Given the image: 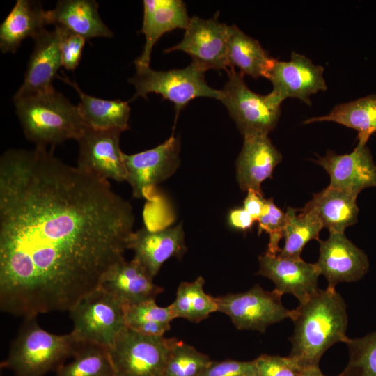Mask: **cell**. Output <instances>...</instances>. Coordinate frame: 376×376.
Returning a JSON list of instances; mask_svg holds the SVG:
<instances>
[{
	"mask_svg": "<svg viewBox=\"0 0 376 376\" xmlns=\"http://www.w3.org/2000/svg\"><path fill=\"white\" fill-rule=\"evenodd\" d=\"M53 148L0 159V307L24 318L69 311L98 288L134 232L130 202Z\"/></svg>",
	"mask_w": 376,
	"mask_h": 376,
	"instance_id": "cell-1",
	"label": "cell"
},
{
	"mask_svg": "<svg viewBox=\"0 0 376 376\" xmlns=\"http://www.w3.org/2000/svg\"><path fill=\"white\" fill-rule=\"evenodd\" d=\"M347 306L335 290L319 289L292 310L294 332L290 357L301 367L318 366L324 353L333 345L347 343Z\"/></svg>",
	"mask_w": 376,
	"mask_h": 376,
	"instance_id": "cell-2",
	"label": "cell"
},
{
	"mask_svg": "<svg viewBox=\"0 0 376 376\" xmlns=\"http://www.w3.org/2000/svg\"><path fill=\"white\" fill-rule=\"evenodd\" d=\"M13 102L24 136L36 146L77 141L88 128L77 105L54 88L13 97Z\"/></svg>",
	"mask_w": 376,
	"mask_h": 376,
	"instance_id": "cell-3",
	"label": "cell"
},
{
	"mask_svg": "<svg viewBox=\"0 0 376 376\" xmlns=\"http://www.w3.org/2000/svg\"><path fill=\"white\" fill-rule=\"evenodd\" d=\"M79 343L72 332L54 334L42 329L36 317L25 318L1 366L15 376H43L64 364Z\"/></svg>",
	"mask_w": 376,
	"mask_h": 376,
	"instance_id": "cell-4",
	"label": "cell"
},
{
	"mask_svg": "<svg viewBox=\"0 0 376 376\" xmlns=\"http://www.w3.org/2000/svg\"><path fill=\"white\" fill-rule=\"evenodd\" d=\"M228 80L221 90L219 101L227 109L243 137L267 135L276 126L281 116V104L267 94L251 90L244 75L233 67L226 70Z\"/></svg>",
	"mask_w": 376,
	"mask_h": 376,
	"instance_id": "cell-5",
	"label": "cell"
},
{
	"mask_svg": "<svg viewBox=\"0 0 376 376\" xmlns=\"http://www.w3.org/2000/svg\"><path fill=\"white\" fill-rule=\"evenodd\" d=\"M136 69V74L129 79L136 89L132 100L146 98L150 93L159 94L174 104L177 116L195 98H221V90L210 87L205 79V71L192 62L185 68L166 71L155 70L150 66Z\"/></svg>",
	"mask_w": 376,
	"mask_h": 376,
	"instance_id": "cell-6",
	"label": "cell"
},
{
	"mask_svg": "<svg viewBox=\"0 0 376 376\" xmlns=\"http://www.w3.org/2000/svg\"><path fill=\"white\" fill-rule=\"evenodd\" d=\"M69 313L73 323L71 332L79 343L109 350L126 327L123 304L100 288L80 299Z\"/></svg>",
	"mask_w": 376,
	"mask_h": 376,
	"instance_id": "cell-7",
	"label": "cell"
},
{
	"mask_svg": "<svg viewBox=\"0 0 376 376\" xmlns=\"http://www.w3.org/2000/svg\"><path fill=\"white\" fill-rule=\"evenodd\" d=\"M175 338L149 336L127 327L120 333L109 352L116 376H164Z\"/></svg>",
	"mask_w": 376,
	"mask_h": 376,
	"instance_id": "cell-8",
	"label": "cell"
},
{
	"mask_svg": "<svg viewBox=\"0 0 376 376\" xmlns=\"http://www.w3.org/2000/svg\"><path fill=\"white\" fill-rule=\"evenodd\" d=\"M282 295L275 290L267 291L256 284L244 292L214 297L217 311L227 315L237 329L264 333L276 322L292 318V310L282 304Z\"/></svg>",
	"mask_w": 376,
	"mask_h": 376,
	"instance_id": "cell-9",
	"label": "cell"
},
{
	"mask_svg": "<svg viewBox=\"0 0 376 376\" xmlns=\"http://www.w3.org/2000/svg\"><path fill=\"white\" fill-rule=\"evenodd\" d=\"M218 13L210 19L197 16L189 18L182 40L165 50L166 53L182 51L189 54L192 63L204 71L229 68L227 42L229 26L218 19Z\"/></svg>",
	"mask_w": 376,
	"mask_h": 376,
	"instance_id": "cell-10",
	"label": "cell"
},
{
	"mask_svg": "<svg viewBox=\"0 0 376 376\" xmlns=\"http://www.w3.org/2000/svg\"><path fill=\"white\" fill-rule=\"evenodd\" d=\"M179 137L172 135L159 146L135 154L123 153L127 171L125 181L136 198H147L146 193L172 176L180 164Z\"/></svg>",
	"mask_w": 376,
	"mask_h": 376,
	"instance_id": "cell-11",
	"label": "cell"
},
{
	"mask_svg": "<svg viewBox=\"0 0 376 376\" xmlns=\"http://www.w3.org/2000/svg\"><path fill=\"white\" fill-rule=\"evenodd\" d=\"M267 79L273 86L269 94L279 104L287 98H297L311 106V96L327 89L324 68L295 52L289 61L276 59Z\"/></svg>",
	"mask_w": 376,
	"mask_h": 376,
	"instance_id": "cell-12",
	"label": "cell"
},
{
	"mask_svg": "<svg viewBox=\"0 0 376 376\" xmlns=\"http://www.w3.org/2000/svg\"><path fill=\"white\" fill-rule=\"evenodd\" d=\"M121 133L88 127L77 140V166L103 180L125 181L127 171L120 147Z\"/></svg>",
	"mask_w": 376,
	"mask_h": 376,
	"instance_id": "cell-13",
	"label": "cell"
},
{
	"mask_svg": "<svg viewBox=\"0 0 376 376\" xmlns=\"http://www.w3.org/2000/svg\"><path fill=\"white\" fill-rule=\"evenodd\" d=\"M319 242L320 256L315 265L320 274L327 279V288L335 289L341 282L357 281L368 272L367 255L344 233H329L326 240Z\"/></svg>",
	"mask_w": 376,
	"mask_h": 376,
	"instance_id": "cell-14",
	"label": "cell"
},
{
	"mask_svg": "<svg viewBox=\"0 0 376 376\" xmlns=\"http://www.w3.org/2000/svg\"><path fill=\"white\" fill-rule=\"evenodd\" d=\"M315 162L329 175L331 188L357 196L376 187V164L366 145L357 143L352 152L343 155L328 151Z\"/></svg>",
	"mask_w": 376,
	"mask_h": 376,
	"instance_id": "cell-15",
	"label": "cell"
},
{
	"mask_svg": "<svg viewBox=\"0 0 376 376\" xmlns=\"http://www.w3.org/2000/svg\"><path fill=\"white\" fill-rule=\"evenodd\" d=\"M128 249L134 251L133 259L154 279L164 263L173 257L180 260L186 253L182 224L159 230L143 227L134 231Z\"/></svg>",
	"mask_w": 376,
	"mask_h": 376,
	"instance_id": "cell-16",
	"label": "cell"
},
{
	"mask_svg": "<svg viewBox=\"0 0 376 376\" xmlns=\"http://www.w3.org/2000/svg\"><path fill=\"white\" fill-rule=\"evenodd\" d=\"M259 269L256 275L265 276L281 295L290 294L301 303L318 290L320 274L315 263L300 258H283L266 253L258 256Z\"/></svg>",
	"mask_w": 376,
	"mask_h": 376,
	"instance_id": "cell-17",
	"label": "cell"
},
{
	"mask_svg": "<svg viewBox=\"0 0 376 376\" xmlns=\"http://www.w3.org/2000/svg\"><path fill=\"white\" fill-rule=\"evenodd\" d=\"M279 150L267 135L244 138L236 160V176L242 191L252 189L263 194L262 183L272 178L274 168L282 161Z\"/></svg>",
	"mask_w": 376,
	"mask_h": 376,
	"instance_id": "cell-18",
	"label": "cell"
},
{
	"mask_svg": "<svg viewBox=\"0 0 376 376\" xmlns=\"http://www.w3.org/2000/svg\"><path fill=\"white\" fill-rule=\"evenodd\" d=\"M22 84L14 97L53 89V81L62 66L60 36L56 28L45 29L34 39Z\"/></svg>",
	"mask_w": 376,
	"mask_h": 376,
	"instance_id": "cell-19",
	"label": "cell"
},
{
	"mask_svg": "<svg viewBox=\"0 0 376 376\" xmlns=\"http://www.w3.org/2000/svg\"><path fill=\"white\" fill-rule=\"evenodd\" d=\"M143 4L141 32L146 41L141 55L134 61L136 68L149 67L152 51L158 40L174 29H185L190 18L181 0H144Z\"/></svg>",
	"mask_w": 376,
	"mask_h": 376,
	"instance_id": "cell-20",
	"label": "cell"
},
{
	"mask_svg": "<svg viewBox=\"0 0 376 376\" xmlns=\"http://www.w3.org/2000/svg\"><path fill=\"white\" fill-rule=\"evenodd\" d=\"M100 288L111 294L123 305L155 300L164 290L134 259L125 258L114 265L103 277Z\"/></svg>",
	"mask_w": 376,
	"mask_h": 376,
	"instance_id": "cell-21",
	"label": "cell"
},
{
	"mask_svg": "<svg viewBox=\"0 0 376 376\" xmlns=\"http://www.w3.org/2000/svg\"><path fill=\"white\" fill-rule=\"evenodd\" d=\"M49 24V10L40 1L17 0L0 26L1 52L15 53L24 39H34Z\"/></svg>",
	"mask_w": 376,
	"mask_h": 376,
	"instance_id": "cell-22",
	"label": "cell"
},
{
	"mask_svg": "<svg viewBox=\"0 0 376 376\" xmlns=\"http://www.w3.org/2000/svg\"><path fill=\"white\" fill-rule=\"evenodd\" d=\"M51 24L84 38H111V30L103 22L94 0H60L49 10Z\"/></svg>",
	"mask_w": 376,
	"mask_h": 376,
	"instance_id": "cell-23",
	"label": "cell"
},
{
	"mask_svg": "<svg viewBox=\"0 0 376 376\" xmlns=\"http://www.w3.org/2000/svg\"><path fill=\"white\" fill-rule=\"evenodd\" d=\"M357 197L328 186L314 194L303 209L314 213L329 233H344L357 222Z\"/></svg>",
	"mask_w": 376,
	"mask_h": 376,
	"instance_id": "cell-24",
	"label": "cell"
},
{
	"mask_svg": "<svg viewBox=\"0 0 376 376\" xmlns=\"http://www.w3.org/2000/svg\"><path fill=\"white\" fill-rule=\"evenodd\" d=\"M57 78L72 86L79 94L80 101L77 107L88 127L121 132L129 129L130 107L127 102L108 100L89 95L65 75L63 77L57 76Z\"/></svg>",
	"mask_w": 376,
	"mask_h": 376,
	"instance_id": "cell-25",
	"label": "cell"
},
{
	"mask_svg": "<svg viewBox=\"0 0 376 376\" xmlns=\"http://www.w3.org/2000/svg\"><path fill=\"white\" fill-rule=\"evenodd\" d=\"M227 59L229 67L237 68L244 75L267 79L276 61L257 40L235 24L228 28Z\"/></svg>",
	"mask_w": 376,
	"mask_h": 376,
	"instance_id": "cell-26",
	"label": "cell"
},
{
	"mask_svg": "<svg viewBox=\"0 0 376 376\" xmlns=\"http://www.w3.org/2000/svg\"><path fill=\"white\" fill-rule=\"evenodd\" d=\"M331 121L354 129L358 143L366 145L376 132V94L336 105L327 114L305 120L303 124Z\"/></svg>",
	"mask_w": 376,
	"mask_h": 376,
	"instance_id": "cell-27",
	"label": "cell"
},
{
	"mask_svg": "<svg viewBox=\"0 0 376 376\" xmlns=\"http://www.w3.org/2000/svg\"><path fill=\"white\" fill-rule=\"evenodd\" d=\"M288 207L285 212L286 223L283 230L285 244L278 256L283 258H300L306 244L312 240H319L324 228L319 218L312 212L304 209Z\"/></svg>",
	"mask_w": 376,
	"mask_h": 376,
	"instance_id": "cell-28",
	"label": "cell"
},
{
	"mask_svg": "<svg viewBox=\"0 0 376 376\" xmlns=\"http://www.w3.org/2000/svg\"><path fill=\"white\" fill-rule=\"evenodd\" d=\"M204 284L205 279L202 276L191 282L180 283L175 299L170 304L175 318H182L198 323L217 311L214 297L204 291Z\"/></svg>",
	"mask_w": 376,
	"mask_h": 376,
	"instance_id": "cell-29",
	"label": "cell"
},
{
	"mask_svg": "<svg viewBox=\"0 0 376 376\" xmlns=\"http://www.w3.org/2000/svg\"><path fill=\"white\" fill-rule=\"evenodd\" d=\"M71 362L63 364L54 376H116L109 350L91 343H79Z\"/></svg>",
	"mask_w": 376,
	"mask_h": 376,
	"instance_id": "cell-30",
	"label": "cell"
},
{
	"mask_svg": "<svg viewBox=\"0 0 376 376\" xmlns=\"http://www.w3.org/2000/svg\"><path fill=\"white\" fill-rule=\"evenodd\" d=\"M123 311L127 328L149 336H164L175 318L170 305L161 307L155 300L123 305Z\"/></svg>",
	"mask_w": 376,
	"mask_h": 376,
	"instance_id": "cell-31",
	"label": "cell"
},
{
	"mask_svg": "<svg viewBox=\"0 0 376 376\" xmlns=\"http://www.w3.org/2000/svg\"><path fill=\"white\" fill-rule=\"evenodd\" d=\"M350 359L338 376H376V331L361 338H349Z\"/></svg>",
	"mask_w": 376,
	"mask_h": 376,
	"instance_id": "cell-32",
	"label": "cell"
},
{
	"mask_svg": "<svg viewBox=\"0 0 376 376\" xmlns=\"http://www.w3.org/2000/svg\"><path fill=\"white\" fill-rule=\"evenodd\" d=\"M211 361L207 354L178 340L168 357L164 376H198Z\"/></svg>",
	"mask_w": 376,
	"mask_h": 376,
	"instance_id": "cell-33",
	"label": "cell"
},
{
	"mask_svg": "<svg viewBox=\"0 0 376 376\" xmlns=\"http://www.w3.org/2000/svg\"><path fill=\"white\" fill-rule=\"evenodd\" d=\"M258 233L260 235L265 231L269 235V241L266 253L276 256L280 248L279 243L283 237V230L286 223V214L274 203L272 198L267 199L264 212L258 219Z\"/></svg>",
	"mask_w": 376,
	"mask_h": 376,
	"instance_id": "cell-34",
	"label": "cell"
},
{
	"mask_svg": "<svg viewBox=\"0 0 376 376\" xmlns=\"http://www.w3.org/2000/svg\"><path fill=\"white\" fill-rule=\"evenodd\" d=\"M253 362L257 376H300L304 369L290 356L262 354Z\"/></svg>",
	"mask_w": 376,
	"mask_h": 376,
	"instance_id": "cell-35",
	"label": "cell"
},
{
	"mask_svg": "<svg viewBox=\"0 0 376 376\" xmlns=\"http://www.w3.org/2000/svg\"><path fill=\"white\" fill-rule=\"evenodd\" d=\"M60 50L62 66L68 70H74L79 64L86 38L59 26Z\"/></svg>",
	"mask_w": 376,
	"mask_h": 376,
	"instance_id": "cell-36",
	"label": "cell"
},
{
	"mask_svg": "<svg viewBox=\"0 0 376 376\" xmlns=\"http://www.w3.org/2000/svg\"><path fill=\"white\" fill-rule=\"evenodd\" d=\"M198 376H257L253 361H212Z\"/></svg>",
	"mask_w": 376,
	"mask_h": 376,
	"instance_id": "cell-37",
	"label": "cell"
},
{
	"mask_svg": "<svg viewBox=\"0 0 376 376\" xmlns=\"http://www.w3.org/2000/svg\"><path fill=\"white\" fill-rule=\"evenodd\" d=\"M266 204L267 199L263 197V194L249 189L244 200L243 207L257 221L264 212Z\"/></svg>",
	"mask_w": 376,
	"mask_h": 376,
	"instance_id": "cell-38",
	"label": "cell"
},
{
	"mask_svg": "<svg viewBox=\"0 0 376 376\" xmlns=\"http://www.w3.org/2000/svg\"><path fill=\"white\" fill-rule=\"evenodd\" d=\"M255 221L256 220L244 207L231 210L228 216V224L232 228L242 231L251 229Z\"/></svg>",
	"mask_w": 376,
	"mask_h": 376,
	"instance_id": "cell-39",
	"label": "cell"
},
{
	"mask_svg": "<svg viewBox=\"0 0 376 376\" xmlns=\"http://www.w3.org/2000/svg\"><path fill=\"white\" fill-rule=\"evenodd\" d=\"M300 376H326L319 368L318 366H308L304 368Z\"/></svg>",
	"mask_w": 376,
	"mask_h": 376,
	"instance_id": "cell-40",
	"label": "cell"
}]
</instances>
